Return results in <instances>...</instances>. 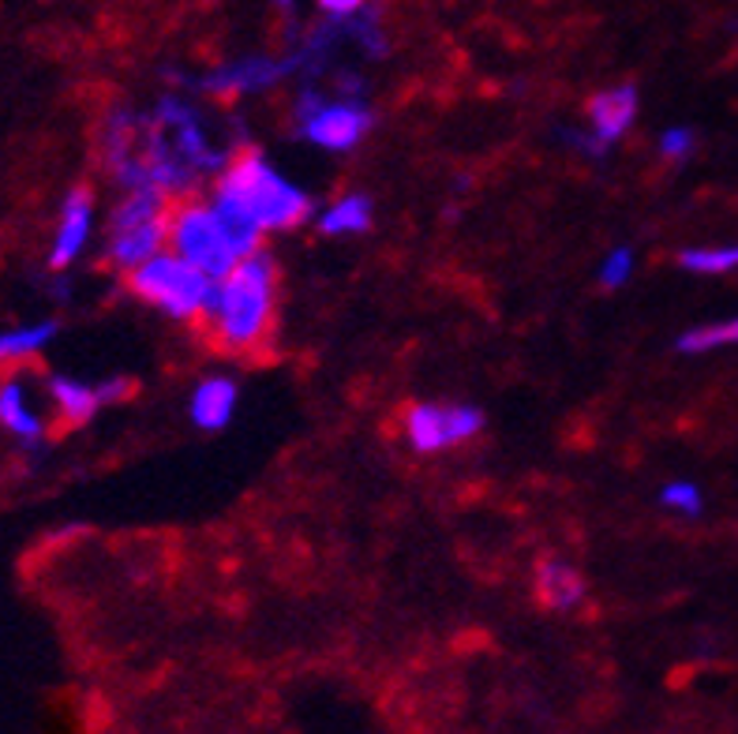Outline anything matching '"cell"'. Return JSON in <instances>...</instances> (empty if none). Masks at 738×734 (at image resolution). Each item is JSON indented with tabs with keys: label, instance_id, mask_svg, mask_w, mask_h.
Here are the masks:
<instances>
[{
	"label": "cell",
	"instance_id": "1",
	"mask_svg": "<svg viewBox=\"0 0 738 734\" xmlns=\"http://www.w3.org/2000/svg\"><path fill=\"white\" fill-rule=\"evenodd\" d=\"M278 270L267 251H251L217 281V293L203 319L211 323L214 341L225 352H248L275 319Z\"/></svg>",
	"mask_w": 738,
	"mask_h": 734
},
{
	"label": "cell",
	"instance_id": "2",
	"mask_svg": "<svg viewBox=\"0 0 738 734\" xmlns=\"http://www.w3.org/2000/svg\"><path fill=\"white\" fill-rule=\"evenodd\" d=\"M214 192L241 203L262 229H293L312 214V199L289 184L281 173H275L259 150H244L233 161H225Z\"/></svg>",
	"mask_w": 738,
	"mask_h": 734
},
{
	"label": "cell",
	"instance_id": "3",
	"mask_svg": "<svg viewBox=\"0 0 738 734\" xmlns=\"http://www.w3.org/2000/svg\"><path fill=\"white\" fill-rule=\"evenodd\" d=\"M127 285L139 301H147L161 312H169L172 319H199L206 315L217 281L206 270H199L195 262L180 259L177 251L172 256H150L147 262H139L135 270H127Z\"/></svg>",
	"mask_w": 738,
	"mask_h": 734
},
{
	"label": "cell",
	"instance_id": "4",
	"mask_svg": "<svg viewBox=\"0 0 738 734\" xmlns=\"http://www.w3.org/2000/svg\"><path fill=\"white\" fill-rule=\"evenodd\" d=\"M169 244L180 259L195 262L211 278H225L244 256L225 233L222 217L206 203H177L169 211Z\"/></svg>",
	"mask_w": 738,
	"mask_h": 734
},
{
	"label": "cell",
	"instance_id": "5",
	"mask_svg": "<svg viewBox=\"0 0 738 734\" xmlns=\"http://www.w3.org/2000/svg\"><path fill=\"white\" fill-rule=\"evenodd\" d=\"M297 121L308 139L323 150H353L371 128L368 105L357 98H342V102H323V94H304L297 102Z\"/></svg>",
	"mask_w": 738,
	"mask_h": 734
},
{
	"label": "cell",
	"instance_id": "6",
	"mask_svg": "<svg viewBox=\"0 0 738 734\" xmlns=\"http://www.w3.org/2000/svg\"><path fill=\"white\" fill-rule=\"evenodd\" d=\"M484 428V413L472 405H413L405 413V434L421 454H439L446 447L472 439Z\"/></svg>",
	"mask_w": 738,
	"mask_h": 734
},
{
	"label": "cell",
	"instance_id": "7",
	"mask_svg": "<svg viewBox=\"0 0 738 734\" xmlns=\"http://www.w3.org/2000/svg\"><path fill=\"white\" fill-rule=\"evenodd\" d=\"M90 225H94V195H90V188H71L60 206L57 233H53L49 270H68L71 262L83 256L90 240Z\"/></svg>",
	"mask_w": 738,
	"mask_h": 734
},
{
	"label": "cell",
	"instance_id": "8",
	"mask_svg": "<svg viewBox=\"0 0 738 734\" xmlns=\"http://www.w3.org/2000/svg\"><path fill=\"white\" fill-rule=\"evenodd\" d=\"M289 71H297V60L286 57V60H275V57H251V60H241V65H230V68H217L211 76L195 79V87L203 90V94H222V98H233V94H248V90H267L275 87L278 79H286Z\"/></svg>",
	"mask_w": 738,
	"mask_h": 734
},
{
	"label": "cell",
	"instance_id": "9",
	"mask_svg": "<svg viewBox=\"0 0 738 734\" xmlns=\"http://www.w3.org/2000/svg\"><path fill=\"white\" fill-rule=\"evenodd\" d=\"M166 240H169V214L127 225V229H109V262L121 270H135L139 262L158 256V248Z\"/></svg>",
	"mask_w": 738,
	"mask_h": 734
},
{
	"label": "cell",
	"instance_id": "10",
	"mask_svg": "<svg viewBox=\"0 0 738 734\" xmlns=\"http://www.w3.org/2000/svg\"><path fill=\"white\" fill-rule=\"evenodd\" d=\"M634 116H637V90L634 87L600 90V94L589 102L592 135H596L604 147H612L615 139H623L626 128L634 124Z\"/></svg>",
	"mask_w": 738,
	"mask_h": 734
},
{
	"label": "cell",
	"instance_id": "11",
	"mask_svg": "<svg viewBox=\"0 0 738 734\" xmlns=\"http://www.w3.org/2000/svg\"><path fill=\"white\" fill-rule=\"evenodd\" d=\"M49 397H53V409H57L64 428H83V424L94 420L98 409L105 405L102 394H98V386H87L68 375H49Z\"/></svg>",
	"mask_w": 738,
	"mask_h": 734
},
{
	"label": "cell",
	"instance_id": "12",
	"mask_svg": "<svg viewBox=\"0 0 738 734\" xmlns=\"http://www.w3.org/2000/svg\"><path fill=\"white\" fill-rule=\"evenodd\" d=\"M0 428L12 431L23 447H38L42 434H45L42 416L31 409L26 386L20 379H4V383H0Z\"/></svg>",
	"mask_w": 738,
	"mask_h": 734
},
{
	"label": "cell",
	"instance_id": "13",
	"mask_svg": "<svg viewBox=\"0 0 738 734\" xmlns=\"http://www.w3.org/2000/svg\"><path fill=\"white\" fill-rule=\"evenodd\" d=\"M536 592H540L544 607H551V611H573V607L585 600V577L570 562L551 558L536 569Z\"/></svg>",
	"mask_w": 738,
	"mask_h": 734
},
{
	"label": "cell",
	"instance_id": "14",
	"mask_svg": "<svg viewBox=\"0 0 738 734\" xmlns=\"http://www.w3.org/2000/svg\"><path fill=\"white\" fill-rule=\"evenodd\" d=\"M233 409H236L233 379H206L191 394V420L203 431H222L233 420Z\"/></svg>",
	"mask_w": 738,
	"mask_h": 734
},
{
	"label": "cell",
	"instance_id": "15",
	"mask_svg": "<svg viewBox=\"0 0 738 734\" xmlns=\"http://www.w3.org/2000/svg\"><path fill=\"white\" fill-rule=\"evenodd\" d=\"M53 338H57V323L53 319L0 330V364H20V360H31L34 352H42Z\"/></svg>",
	"mask_w": 738,
	"mask_h": 734
},
{
	"label": "cell",
	"instance_id": "16",
	"mask_svg": "<svg viewBox=\"0 0 738 734\" xmlns=\"http://www.w3.org/2000/svg\"><path fill=\"white\" fill-rule=\"evenodd\" d=\"M318 229H323L326 237L368 233L371 229V203H368V195H345L342 203H334L331 211L318 217Z\"/></svg>",
	"mask_w": 738,
	"mask_h": 734
},
{
	"label": "cell",
	"instance_id": "17",
	"mask_svg": "<svg viewBox=\"0 0 738 734\" xmlns=\"http://www.w3.org/2000/svg\"><path fill=\"white\" fill-rule=\"evenodd\" d=\"M719 346H738V319L697 326V330H686L679 338L682 352H708V349H719Z\"/></svg>",
	"mask_w": 738,
	"mask_h": 734
},
{
	"label": "cell",
	"instance_id": "18",
	"mask_svg": "<svg viewBox=\"0 0 738 734\" xmlns=\"http://www.w3.org/2000/svg\"><path fill=\"white\" fill-rule=\"evenodd\" d=\"M679 262L694 274H731L738 270V244L735 248H690L682 251Z\"/></svg>",
	"mask_w": 738,
	"mask_h": 734
},
{
	"label": "cell",
	"instance_id": "19",
	"mask_svg": "<svg viewBox=\"0 0 738 734\" xmlns=\"http://www.w3.org/2000/svg\"><path fill=\"white\" fill-rule=\"evenodd\" d=\"M663 506H671V510L686 513V518H694V513H701V492L694 484H686V479H679V484H668L660 495Z\"/></svg>",
	"mask_w": 738,
	"mask_h": 734
},
{
	"label": "cell",
	"instance_id": "20",
	"mask_svg": "<svg viewBox=\"0 0 738 734\" xmlns=\"http://www.w3.org/2000/svg\"><path fill=\"white\" fill-rule=\"evenodd\" d=\"M630 274H634V251L630 248H615L612 256L604 259V267H600V281H604L607 289L626 285Z\"/></svg>",
	"mask_w": 738,
	"mask_h": 734
},
{
	"label": "cell",
	"instance_id": "21",
	"mask_svg": "<svg viewBox=\"0 0 738 734\" xmlns=\"http://www.w3.org/2000/svg\"><path fill=\"white\" fill-rule=\"evenodd\" d=\"M694 150V132L690 128H671L660 135V154L663 158H686Z\"/></svg>",
	"mask_w": 738,
	"mask_h": 734
},
{
	"label": "cell",
	"instance_id": "22",
	"mask_svg": "<svg viewBox=\"0 0 738 734\" xmlns=\"http://www.w3.org/2000/svg\"><path fill=\"white\" fill-rule=\"evenodd\" d=\"M364 4H368V0H318V8H326L331 15H349Z\"/></svg>",
	"mask_w": 738,
	"mask_h": 734
}]
</instances>
